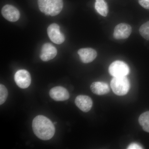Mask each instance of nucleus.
Masks as SVG:
<instances>
[{"label": "nucleus", "mask_w": 149, "mask_h": 149, "mask_svg": "<svg viewBox=\"0 0 149 149\" xmlns=\"http://www.w3.org/2000/svg\"><path fill=\"white\" fill-rule=\"evenodd\" d=\"M32 127L35 135L44 141L52 139L55 133L54 123L48 118L42 115L37 116L34 118Z\"/></svg>", "instance_id": "nucleus-1"}, {"label": "nucleus", "mask_w": 149, "mask_h": 149, "mask_svg": "<svg viewBox=\"0 0 149 149\" xmlns=\"http://www.w3.org/2000/svg\"><path fill=\"white\" fill-rule=\"evenodd\" d=\"M38 3L42 13L52 16L60 13L63 6V0H38Z\"/></svg>", "instance_id": "nucleus-2"}, {"label": "nucleus", "mask_w": 149, "mask_h": 149, "mask_svg": "<svg viewBox=\"0 0 149 149\" xmlns=\"http://www.w3.org/2000/svg\"><path fill=\"white\" fill-rule=\"evenodd\" d=\"M111 87L116 95H125L130 89V82L126 76L114 77L111 81Z\"/></svg>", "instance_id": "nucleus-3"}, {"label": "nucleus", "mask_w": 149, "mask_h": 149, "mask_svg": "<svg viewBox=\"0 0 149 149\" xmlns=\"http://www.w3.org/2000/svg\"><path fill=\"white\" fill-rule=\"evenodd\" d=\"M109 71L111 76L114 77L126 76L129 73V67L124 62L116 61L110 65Z\"/></svg>", "instance_id": "nucleus-4"}, {"label": "nucleus", "mask_w": 149, "mask_h": 149, "mask_svg": "<svg viewBox=\"0 0 149 149\" xmlns=\"http://www.w3.org/2000/svg\"><path fill=\"white\" fill-rule=\"evenodd\" d=\"M14 80L17 85L22 89L28 88L31 83V75L25 70L17 71L14 75Z\"/></svg>", "instance_id": "nucleus-5"}, {"label": "nucleus", "mask_w": 149, "mask_h": 149, "mask_svg": "<svg viewBox=\"0 0 149 149\" xmlns=\"http://www.w3.org/2000/svg\"><path fill=\"white\" fill-rule=\"evenodd\" d=\"M47 33L49 38L53 42L60 45L64 42V35L61 32L58 24L55 23L50 24L48 27Z\"/></svg>", "instance_id": "nucleus-6"}, {"label": "nucleus", "mask_w": 149, "mask_h": 149, "mask_svg": "<svg viewBox=\"0 0 149 149\" xmlns=\"http://www.w3.org/2000/svg\"><path fill=\"white\" fill-rule=\"evenodd\" d=\"M1 13L6 19L12 22L17 21L20 17V13L18 10L10 5L4 6L2 9Z\"/></svg>", "instance_id": "nucleus-7"}, {"label": "nucleus", "mask_w": 149, "mask_h": 149, "mask_svg": "<svg viewBox=\"0 0 149 149\" xmlns=\"http://www.w3.org/2000/svg\"><path fill=\"white\" fill-rule=\"evenodd\" d=\"M132 32V28L129 24L120 23L115 27L113 37L117 40H123L128 38Z\"/></svg>", "instance_id": "nucleus-8"}, {"label": "nucleus", "mask_w": 149, "mask_h": 149, "mask_svg": "<svg viewBox=\"0 0 149 149\" xmlns=\"http://www.w3.org/2000/svg\"><path fill=\"white\" fill-rule=\"evenodd\" d=\"M57 54L55 47L50 43L44 44L41 49L40 58L44 61H48L53 59Z\"/></svg>", "instance_id": "nucleus-9"}, {"label": "nucleus", "mask_w": 149, "mask_h": 149, "mask_svg": "<svg viewBox=\"0 0 149 149\" xmlns=\"http://www.w3.org/2000/svg\"><path fill=\"white\" fill-rule=\"evenodd\" d=\"M49 95L56 101H63L69 98L70 95L66 89L61 86H57L51 89Z\"/></svg>", "instance_id": "nucleus-10"}, {"label": "nucleus", "mask_w": 149, "mask_h": 149, "mask_svg": "<svg viewBox=\"0 0 149 149\" xmlns=\"http://www.w3.org/2000/svg\"><path fill=\"white\" fill-rule=\"evenodd\" d=\"M75 104L82 111L87 112L91 110L93 102L92 99L89 96L80 95L75 98Z\"/></svg>", "instance_id": "nucleus-11"}, {"label": "nucleus", "mask_w": 149, "mask_h": 149, "mask_svg": "<svg viewBox=\"0 0 149 149\" xmlns=\"http://www.w3.org/2000/svg\"><path fill=\"white\" fill-rule=\"evenodd\" d=\"M78 54L80 56L82 62L87 63L93 61L97 57V52L92 48H83L78 51Z\"/></svg>", "instance_id": "nucleus-12"}, {"label": "nucleus", "mask_w": 149, "mask_h": 149, "mask_svg": "<svg viewBox=\"0 0 149 149\" xmlns=\"http://www.w3.org/2000/svg\"><path fill=\"white\" fill-rule=\"evenodd\" d=\"M91 89L93 93L99 95H106L110 91L108 85L101 82H94L91 84Z\"/></svg>", "instance_id": "nucleus-13"}, {"label": "nucleus", "mask_w": 149, "mask_h": 149, "mask_svg": "<svg viewBox=\"0 0 149 149\" xmlns=\"http://www.w3.org/2000/svg\"><path fill=\"white\" fill-rule=\"evenodd\" d=\"M95 8L98 13L104 17H106L108 13V7L104 0H96Z\"/></svg>", "instance_id": "nucleus-14"}, {"label": "nucleus", "mask_w": 149, "mask_h": 149, "mask_svg": "<svg viewBox=\"0 0 149 149\" xmlns=\"http://www.w3.org/2000/svg\"><path fill=\"white\" fill-rule=\"evenodd\" d=\"M139 122L144 131L149 133V111L145 112L141 115Z\"/></svg>", "instance_id": "nucleus-15"}, {"label": "nucleus", "mask_w": 149, "mask_h": 149, "mask_svg": "<svg viewBox=\"0 0 149 149\" xmlns=\"http://www.w3.org/2000/svg\"><path fill=\"white\" fill-rule=\"evenodd\" d=\"M139 32L144 39L149 40V21L141 25Z\"/></svg>", "instance_id": "nucleus-16"}, {"label": "nucleus", "mask_w": 149, "mask_h": 149, "mask_svg": "<svg viewBox=\"0 0 149 149\" xmlns=\"http://www.w3.org/2000/svg\"><path fill=\"white\" fill-rule=\"evenodd\" d=\"M8 91L4 85H0V104H3L7 99Z\"/></svg>", "instance_id": "nucleus-17"}, {"label": "nucleus", "mask_w": 149, "mask_h": 149, "mask_svg": "<svg viewBox=\"0 0 149 149\" xmlns=\"http://www.w3.org/2000/svg\"><path fill=\"white\" fill-rule=\"evenodd\" d=\"M140 5L144 8L149 9V0H139Z\"/></svg>", "instance_id": "nucleus-18"}, {"label": "nucleus", "mask_w": 149, "mask_h": 149, "mask_svg": "<svg viewBox=\"0 0 149 149\" xmlns=\"http://www.w3.org/2000/svg\"><path fill=\"white\" fill-rule=\"evenodd\" d=\"M127 149H143L142 147L139 144L136 143H132L130 144L128 147Z\"/></svg>", "instance_id": "nucleus-19"}]
</instances>
